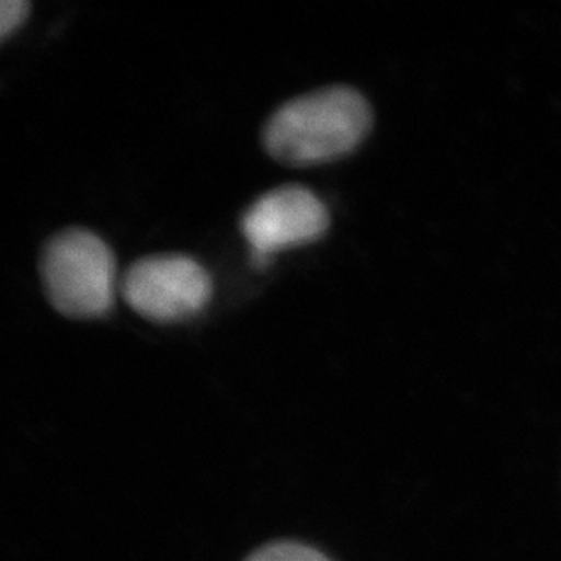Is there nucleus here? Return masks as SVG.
<instances>
[{"mask_svg":"<svg viewBox=\"0 0 561 561\" xmlns=\"http://www.w3.org/2000/svg\"><path fill=\"white\" fill-rule=\"evenodd\" d=\"M245 561H333L314 547L300 541H273L260 547Z\"/></svg>","mask_w":561,"mask_h":561,"instance_id":"39448f33","label":"nucleus"},{"mask_svg":"<svg viewBox=\"0 0 561 561\" xmlns=\"http://www.w3.org/2000/svg\"><path fill=\"white\" fill-rule=\"evenodd\" d=\"M118 291L133 311L151 322H182L206 308L213 282L187 254H149L124 271Z\"/></svg>","mask_w":561,"mask_h":561,"instance_id":"7ed1b4c3","label":"nucleus"},{"mask_svg":"<svg viewBox=\"0 0 561 561\" xmlns=\"http://www.w3.org/2000/svg\"><path fill=\"white\" fill-rule=\"evenodd\" d=\"M32 5L26 0H2L0 4V37L8 38L30 15Z\"/></svg>","mask_w":561,"mask_h":561,"instance_id":"423d86ee","label":"nucleus"},{"mask_svg":"<svg viewBox=\"0 0 561 561\" xmlns=\"http://www.w3.org/2000/svg\"><path fill=\"white\" fill-rule=\"evenodd\" d=\"M369 102L347 85H331L286 102L264 127V148L280 164H323L350 154L371 131Z\"/></svg>","mask_w":561,"mask_h":561,"instance_id":"f257e3e1","label":"nucleus"},{"mask_svg":"<svg viewBox=\"0 0 561 561\" xmlns=\"http://www.w3.org/2000/svg\"><path fill=\"white\" fill-rule=\"evenodd\" d=\"M240 228L250 242L251 260H270L276 251L322 239L329 213L308 187H275L251 204Z\"/></svg>","mask_w":561,"mask_h":561,"instance_id":"20e7f679","label":"nucleus"},{"mask_svg":"<svg viewBox=\"0 0 561 561\" xmlns=\"http://www.w3.org/2000/svg\"><path fill=\"white\" fill-rule=\"evenodd\" d=\"M41 276L49 304L77 320L106 317L121 284L110 245L84 228L64 229L48 240Z\"/></svg>","mask_w":561,"mask_h":561,"instance_id":"f03ea898","label":"nucleus"}]
</instances>
